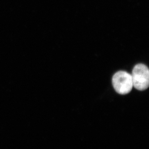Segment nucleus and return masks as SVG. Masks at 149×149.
<instances>
[{
	"instance_id": "f257e3e1",
	"label": "nucleus",
	"mask_w": 149,
	"mask_h": 149,
	"mask_svg": "<svg viewBox=\"0 0 149 149\" xmlns=\"http://www.w3.org/2000/svg\"><path fill=\"white\" fill-rule=\"evenodd\" d=\"M112 83L114 90L120 94H126L132 89V78L131 74L125 71H119L113 76Z\"/></svg>"
},
{
	"instance_id": "f03ea898",
	"label": "nucleus",
	"mask_w": 149,
	"mask_h": 149,
	"mask_svg": "<svg viewBox=\"0 0 149 149\" xmlns=\"http://www.w3.org/2000/svg\"><path fill=\"white\" fill-rule=\"evenodd\" d=\"M133 85L139 91L146 90L149 85V70L144 64L139 63L136 65L131 74Z\"/></svg>"
}]
</instances>
